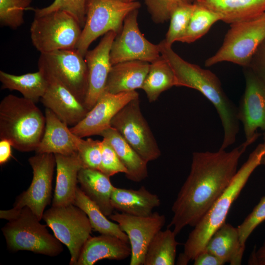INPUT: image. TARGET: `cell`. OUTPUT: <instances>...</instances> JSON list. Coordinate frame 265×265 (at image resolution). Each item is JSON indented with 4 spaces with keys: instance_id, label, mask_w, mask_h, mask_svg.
<instances>
[{
    "instance_id": "6da1fadb",
    "label": "cell",
    "mask_w": 265,
    "mask_h": 265,
    "mask_svg": "<svg viewBox=\"0 0 265 265\" xmlns=\"http://www.w3.org/2000/svg\"><path fill=\"white\" fill-rule=\"evenodd\" d=\"M250 145L245 141L229 152L192 153L190 171L172 205L168 228L177 235L199 221L232 181L239 159Z\"/></svg>"
},
{
    "instance_id": "7a4b0ae2",
    "label": "cell",
    "mask_w": 265,
    "mask_h": 265,
    "mask_svg": "<svg viewBox=\"0 0 265 265\" xmlns=\"http://www.w3.org/2000/svg\"><path fill=\"white\" fill-rule=\"evenodd\" d=\"M161 56L168 63L176 80V86L194 89L214 106L220 119L223 138L219 149L225 150L236 141L239 130L238 107L228 97L218 78L211 71L190 63L180 57L164 42L159 44Z\"/></svg>"
},
{
    "instance_id": "3957f363",
    "label": "cell",
    "mask_w": 265,
    "mask_h": 265,
    "mask_svg": "<svg viewBox=\"0 0 265 265\" xmlns=\"http://www.w3.org/2000/svg\"><path fill=\"white\" fill-rule=\"evenodd\" d=\"M262 164H265V142L258 145L250 154L228 186L193 227L184 244L183 252L178 258V265H187L204 249L211 237L225 222L231 206L251 175Z\"/></svg>"
},
{
    "instance_id": "277c9868",
    "label": "cell",
    "mask_w": 265,
    "mask_h": 265,
    "mask_svg": "<svg viewBox=\"0 0 265 265\" xmlns=\"http://www.w3.org/2000/svg\"><path fill=\"white\" fill-rule=\"evenodd\" d=\"M45 116L33 101L10 94L0 103V139L23 152L36 151L43 136Z\"/></svg>"
},
{
    "instance_id": "5b68a950",
    "label": "cell",
    "mask_w": 265,
    "mask_h": 265,
    "mask_svg": "<svg viewBox=\"0 0 265 265\" xmlns=\"http://www.w3.org/2000/svg\"><path fill=\"white\" fill-rule=\"evenodd\" d=\"M0 218L8 220L1 231L10 251L26 250L51 257L62 252L61 242L49 232L48 226L40 223L27 207L19 211H0Z\"/></svg>"
},
{
    "instance_id": "8992f818",
    "label": "cell",
    "mask_w": 265,
    "mask_h": 265,
    "mask_svg": "<svg viewBox=\"0 0 265 265\" xmlns=\"http://www.w3.org/2000/svg\"><path fill=\"white\" fill-rule=\"evenodd\" d=\"M265 39V12L248 21L230 25L218 50L205 62L210 67L230 62L247 67L256 50Z\"/></svg>"
},
{
    "instance_id": "52a82bcc",
    "label": "cell",
    "mask_w": 265,
    "mask_h": 265,
    "mask_svg": "<svg viewBox=\"0 0 265 265\" xmlns=\"http://www.w3.org/2000/svg\"><path fill=\"white\" fill-rule=\"evenodd\" d=\"M140 6L136 1L87 0L85 23L76 49L84 56L91 44L99 36L111 31L120 33L126 16Z\"/></svg>"
},
{
    "instance_id": "ba28073f",
    "label": "cell",
    "mask_w": 265,
    "mask_h": 265,
    "mask_svg": "<svg viewBox=\"0 0 265 265\" xmlns=\"http://www.w3.org/2000/svg\"><path fill=\"white\" fill-rule=\"evenodd\" d=\"M82 27L67 12L57 10L34 16L30 28V38L40 53L76 49Z\"/></svg>"
},
{
    "instance_id": "9c48e42d",
    "label": "cell",
    "mask_w": 265,
    "mask_h": 265,
    "mask_svg": "<svg viewBox=\"0 0 265 265\" xmlns=\"http://www.w3.org/2000/svg\"><path fill=\"white\" fill-rule=\"evenodd\" d=\"M42 219L54 236L68 248L71 255L69 264L76 265L93 229L87 214L79 207L70 204L52 206L44 212Z\"/></svg>"
},
{
    "instance_id": "30bf717a",
    "label": "cell",
    "mask_w": 265,
    "mask_h": 265,
    "mask_svg": "<svg viewBox=\"0 0 265 265\" xmlns=\"http://www.w3.org/2000/svg\"><path fill=\"white\" fill-rule=\"evenodd\" d=\"M38 70L53 77L84 105L88 89V69L84 58L76 49L40 53Z\"/></svg>"
},
{
    "instance_id": "8fae6325",
    "label": "cell",
    "mask_w": 265,
    "mask_h": 265,
    "mask_svg": "<svg viewBox=\"0 0 265 265\" xmlns=\"http://www.w3.org/2000/svg\"><path fill=\"white\" fill-rule=\"evenodd\" d=\"M111 127L147 162L160 156V149L142 113L139 98L131 100L117 113Z\"/></svg>"
},
{
    "instance_id": "7c38bea8",
    "label": "cell",
    "mask_w": 265,
    "mask_h": 265,
    "mask_svg": "<svg viewBox=\"0 0 265 265\" xmlns=\"http://www.w3.org/2000/svg\"><path fill=\"white\" fill-rule=\"evenodd\" d=\"M28 162L33 170L31 184L17 197L12 209L19 211L27 207L41 220L51 201L55 158L52 153H36L29 158Z\"/></svg>"
},
{
    "instance_id": "4fadbf2b",
    "label": "cell",
    "mask_w": 265,
    "mask_h": 265,
    "mask_svg": "<svg viewBox=\"0 0 265 265\" xmlns=\"http://www.w3.org/2000/svg\"><path fill=\"white\" fill-rule=\"evenodd\" d=\"M138 13V9H135L126 16L122 30L115 38L110 52L112 65L132 60L151 63L160 56L159 45L150 42L140 31Z\"/></svg>"
},
{
    "instance_id": "5bb4252c",
    "label": "cell",
    "mask_w": 265,
    "mask_h": 265,
    "mask_svg": "<svg viewBox=\"0 0 265 265\" xmlns=\"http://www.w3.org/2000/svg\"><path fill=\"white\" fill-rule=\"evenodd\" d=\"M109 217L128 236L131 249L130 265H143L149 244L165 224L164 215L154 212L148 216H138L116 212Z\"/></svg>"
},
{
    "instance_id": "9a60e30c",
    "label": "cell",
    "mask_w": 265,
    "mask_h": 265,
    "mask_svg": "<svg viewBox=\"0 0 265 265\" xmlns=\"http://www.w3.org/2000/svg\"><path fill=\"white\" fill-rule=\"evenodd\" d=\"M243 69L245 88L238 116L243 126L245 141L251 144L260 135L258 129H265V83L249 68Z\"/></svg>"
},
{
    "instance_id": "2e32d148",
    "label": "cell",
    "mask_w": 265,
    "mask_h": 265,
    "mask_svg": "<svg viewBox=\"0 0 265 265\" xmlns=\"http://www.w3.org/2000/svg\"><path fill=\"white\" fill-rule=\"evenodd\" d=\"M139 98L135 91L112 94L104 92L85 117L70 128L80 138L101 133L111 127V121L117 113L131 100Z\"/></svg>"
},
{
    "instance_id": "e0dca14e",
    "label": "cell",
    "mask_w": 265,
    "mask_h": 265,
    "mask_svg": "<svg viewBox=\"0 0 265 265\" xmlns=\"http://www.w3.org/2000/svg\"><path fill=\"white\" fill-rule=\"evenodd\" d=\"M116 35L112 31L106 33L98 45L93 50H88L84 55L88 69V89L84 105L89 110L105 92L112 66L110 52Z\"/></svg>"
},
{
    "instance_id": "ac0fdd59",
    "label": "cell",
    "mask_w": 265,
    "mask_h": 265,
    "mask_svg": "<svg viewBox=\"0 0 265 265\" xmlns=\"http://www.w3.org/2000/svg\"><path fill=\"white\" fill-rule=\"evenodd\" d=\"M45 75L48 86L40 99L41 102L68 126H75L85 117L89 110L57 80Z\"/></svg>"
},
{
    "instance_id": "d6986e66",
    "label": "cell",
    "mask_w": 265,
    "mask_h": 265,
    "mask_svg": "<svg viewBox=\"0 0 265 265\" xmlns=\"http://www.w3.org/2000/svg\"><path fill=\"white\" fill-rule=\"evenodd\" d=\"M46 125L36 153L71 155L78 153L77 143L80 137L71 132L68 125L51 110H45Z\"/></svg>"
},
{
    "instance_id": "ffe728a7",
    "label": "cell",
    "mask_w": 265,
    "mask_h": 265,
    "mask_svg": "<svg viewBox=\"0 0 265 265\" xmlns=\"http://www.w3.org/2000/svg\"><path fill=\"white\" fill-rule=\"evenodd\" d=\"M128 243L110 235L90 237L83 246L76 265H93L103 259L125 260L131 254Z\"/></svg>"
},
{
    "instance_id": "44dd1931",
    "label": "cell",
    "mask_w": 265,
    "mask_h": 265,
    "mask_svg": "<svg viewBox=\"0 0 265 265\" xmlns=\"http://www.w3.org/2000/svg\"><path fill=\"white\" fill-rule=\"evenodd\" d=\"M56 183L52 206L73 204L78 186V174L83 168L78 153L71 155L54 154Z\"/></svg>"
},
{
    "instance_id": "7402d4cb",
    "label": "cell",
    "mask_w": 265,
    "mask_h": 265,
    "mask_svg": "<svg viewBox=\"0 0 265 265\" xmlns=\"http://www.w3.org/2000/svg\"><path fill=\"white\" fill-rule=\"evenodd\" d=\"M150 65L148 62L132 60L112 65L105 92L118 94L141 89Z\"/></svg>"
},
{
    "instance_id": "603a6c76",
    "label": "cell",
    "mask_w": 265,
    "mask_h": 265,
    "mask_svg": "<svg viewBox=\"0 0 265 265\" xmlns=\"http://www.w3.org/2000/svg\"><path fill=\"white\" fill-rule=\"evenodd\" d=\"M111 205L121 212L138 216L151 214L160 205L159 197L144 186L138 189L114 187L111 197Z\"/></svg>"
},
{
    "instance_id": "cb8c5ba5",
    "label": "cell",
    "mask_w": 265,
    "mask_h": 265,
    "mask_svg": "<svg viewBox=\"0 0 265 265\" xmlns=\"http://www.w3.org/2000/svg\"><path fill=\"white\" fill-rule=\"evenodd\" d=\"M196 3L218 14L232 24L254 19L265 12V0H197Z\"/></svg>"
},
{
    "instance_id": "d4e9b609",
    "label": "cell",
    "mask_w": 265,
    "mask_h": 265,
    "mask_svg": "<svg viewBox=\"0 0 265 265\" xmlns=\"http://www.w3.org/2000/svg\"><path fill=\"white\" fill-rule=\"evenodd\" d=\"M244 249L238 228L225 222L211 237L204 250L212 253L225 264L240 265Z\"/></svg>"
},
{
    "instance_id": "484cf974",
    "label": "cell",
    "mask_w": 265,
    "mask_h": 265,
    "mask_svg": "<svg viewBox=\"0 0 265 265\" xmlns=\"http://www.w3.org/2000/svg\"><path fill=\"white\" fill-rule=\"evenodd\" d=\"M108 177L99 170L82 168L78 174V182L83 192L93 201L106 216L114 208L111 197L114 186Z\"/></svg>"
},
{
    "instance_id": "4316f807",
    "label": "cell",
    "mask_w": 265,
    "mask_h": 265,
    "mask_svg": "<svg viewBox=\"0 0 265 265\" xmlns=\"http://www.w3.org/2000/svg\"><path fill=\"white\" fill-rule=\"evenodd\" d=\"M112 147L126 168V177L129 180L140 182L148 175L147 163L114 128L109 127L100 135Z\"/></svg>"
},
{
    "instance_id": "83f0119b",
    "label": "cell",
    "mask_w": 265,
    "mask_h": 265,
    "mask_svg": "<svg viewBox=\"0 0 265 265\" xmlns=\"http://www.w3.org/2000/svg\"><path fill=\"white\" fill-rule=\"evenodd\" d=\"M0 81L2 89L18 91L23 97L35 103L41 99L48 86L47 79L44 73L39 70L34 73L21 75L0 71Z\"/></svg>"
},
{
    "instance_id": "f1b7e54d",
    "label": "cell",
    "mask_w": 265,
    "mask_h": 265,
    "mask_svg": "<svg viewBox=\"0 0 265 265\" xmlns=\"http://www.w3.org/2000/svg\"><path fill=\"white\" fill-rule=\"evenodd\" d=\"M73 204L85 212L94 230L101 234L117 237L129 242L127 235L119 225L107 219L99 207L79 186L77 187Z\"/></svg>"
},
{
    "instance_id": "f546056e",
    "label": "cell",
    "mask_w": 265,
    "mask_h": 265,
    "mask_svg": "<svg viewBox=\"0 0 265 265\" xmlns=\"http://www.w3.org/2000/svg\"><path fill=\"white\" fill-rule=\"evenodd\" d=\"M176 86L175 74L168 63L160 56L150 63L141 89L149 102L156 101L163 92Z\"/></svg>"
},
{
    "instance_id": "4dcf8cb0",
    "label": "cell",
    "mask_w": 265,
    "mask_h": 265,
    "mask_svg": "<svg viewBox=\"0 0 265 265\" xmlns=\"http://www.w3.org/2000/svg\"><path fill=\"white\" fill-rule=\"evenodd\" d=\"M176 236L169 228L160 230L149 245L143 265H175L177 247L179 244Z\"/></svg>"
},
{
    "instance_id": "1f68e13d",
    "label": "cell",
    "mask_w": 265,
    "mask_h": 265,
    "mask_svg": "<svg viewBox=\"0 0 265 265\" xmlns=\"http://www.w3.org/2000/svg\"><path fill=\"white\" fill-rule=\"evenodd\" d=\"M193 3L188 26L179 42H194L205 35L214 23L221 21V16L217 13L195 2Z\"/></svg>"
},
{
    "instance_id": "d6a6232c",
    "label": "cell",
    "mask_w": 265,
    "mask_h": 265,
    "mask_svg": "<svg viewBox=\"0 0 265 265\" xmlns=\"http://www.w3.org/2000/svg\"><path fill=\"white\" fill-rule=\"evenodd\" d=\"M194 7L193 3H185L179 5L172 11L170 17V25L166 37V43L172 46L180 41L185 34L188 26Z\"/></svg>"
},
{
    "instance_id": "836d02e7",
    "label": "cell",
    "mask_w": 265,
    "mask_h": 265,
    "mask_svg": "<svg viewBox=\"0 0 265 265\" xmlns=\"http://www.w3.org/2000/svg\"><path fill=\"white\" fill-rule=\"evenodd\" d=\"M31 0H0V23L13 29L24 22L25 11L31 9Z\"/></svg>"
},
{
    "instance_id": "e575fe53",
    "label": "cell",
    "mask_w": 265,
    "mask_h": 265,
    "mask_svg": "<svg viewBox=\"0 0 265 265\" xmlns=\"http://www.w3.org/2000/svg\"><path fill=\"white\" fill-rule=\"evenodd\" d=\"M87 0H54L49 5L42 8L33 9L34 16H39L57 10L64 11L70 14L79 22L83 28L86 16Z\"/></svg>"
},
{
    "instance_id": "d590c367",
    "label": "cell",
    "mask_w": 265,
    "mask_h": 265,
    "mask_svg": "<svg viewBox=\"0 0 265 265\" xmlns=\"http://www.w3.org/2000/svg\"><path fill=\"white\" fill-rule=\"evenodd\" d=\"M78 154L83 168L99 170L101 157V141L80 138L77 143Z\"/></svg>"
},
{
    "instance_id": "8d00e7d4",
    "label": "cell",
    "mask_w": 265,
    "mask_h": 265,
    "mask_svg": "<svg viewBox=\"0 0 265 265\" xmlns=\"http://www.w3.org/2000/svg\"><path fill=\"white\" fill-rule=\"evenodd\" d=\"M102 157L99 170L110 177L119 173L126 174L127 170L114 149L104 138L101 141Z\"/></svg>"
},
{
    "instance_id": "74e56055",
    "label": "cell",
    "mask_w": 265,
    "mask_h": 265,
    "mask_svg": "<svg viewBox=\"0 0 265 265\" xmlns=\"http://www.w3.org/2000/svg\"><path fill=\"white\" fill-rule=\"evenodd\" d=\"M153 21L163 23L170 19L173 10L180 4L193 3V0H144Z\"/></svg>"
},
{
    "instance_id": "f35d334b",
    "label": "cell",
    "mask_w": 265,
    "mask_h": 265,
    "mask_svg": "<svg viewBox=\"0 0 265 265\" xmlns=\"http://www.w3.org/2000/svg\"><path fill=\"white\" fill-rule=\"evenodd\" d=\"M265 220V195L255 207L252 212L238 227L241 243H245L256 228Z\"/></svg>"
},
{
    "instance_id": "ab89813d",
    "label": "cell",
    "mask_w": 265,
    "mask_h": 265,
    "mask_svg": "<svg viewBox=\"0 0 265 265\" xmlns=\"http://www.w3.org/2000/svg\"><path fill=\"white\" fill-rule=\"evenodd\" d=\"M247 67L265 83V39L256 50Z\"/></svg>"
},
{
    "instance_id": "60d3db41",
    "label": "cell",
    "mask_w": 265,
    "mask_h": 265,
    "mask_svg": "<svg viewBox=\"0 0 265 265\" xmlns=\"http://www.w3.org/2000/svg\"><path fill=\"white\" fill-rule=\"evenodd\" d=\"M194 265H223L225 263L212 253L203 250L193 260Z\"/></svg>"
},
{
    "instance_id": "b9f144b4",
    "label": "cell",
    "mask_w": 265,
    "mask_h": 265,
    "mask_svg": "<svg viewBox=\"0 0 265 265\" xmlns=\"http://www.w3.org/2000/svg\"><path fill=\"white\" fill-rule=\"evenodd\" d=\"M248 264L250 265H265V240L263 245L257 250L252 251Z\"/></svg>"
},
{
    "instance_id": "7bdbcfd3",
    "label": "cell",
    "mask_w": 265,
    "mask_h": 265,
    "mask_svg": "<svg viewBox=\"0 0 265 265\" xmlns=\"http://www.w3.org/2000/svg\"><path fill=\"white\" fill-rule=\"evenodd\" d=\"M11 143L6 139L0 140V164L7 162L12 156Z\"/></svg>"
},
{
    "instance_id": "ee69618b",
    "label": "cell",
    "mask_w": 265,
    "mask_h": 265,
    "mask_svg": "<svg viewBox=\"0 0 265 265\" xmlns=\"http://www.w3.org/2000/svg\"><path fill=\"white\" fill-rule=\"evenodd\" d=\"M117 0L123 2L129 3V2L136 1V0Z\"/></svg>"
},
{
    "instance_id": "f6af8a7d",
    "label": "cell",
    "mask_w": 265,
    "mask_h": 265,
    "mask_svg": "<svg viewBox=\"0 0 265 265\" xmlns=\"http://www.w3.org/2000/svg\"><path fill=\"white\" fill-rule=\"evenodd\" d=\"M264 141L265 142V129H264Z\"/></svg>"
},
{
    "instance_id": "bcb514c9",
    "label": "cell",
    "mask_w": 265,
    "mask_h": 265,
    "mask_svg": "<svg viewBox=\"0 0 265 265\" xmlns=\"http://www.w3.org/2000/svg\"><path fill=\"white\" fill-rule=\"evenodd\" d=\"M193 0L194 2V1H196L197 0Z\"/></svg>"
}]
</instances>
